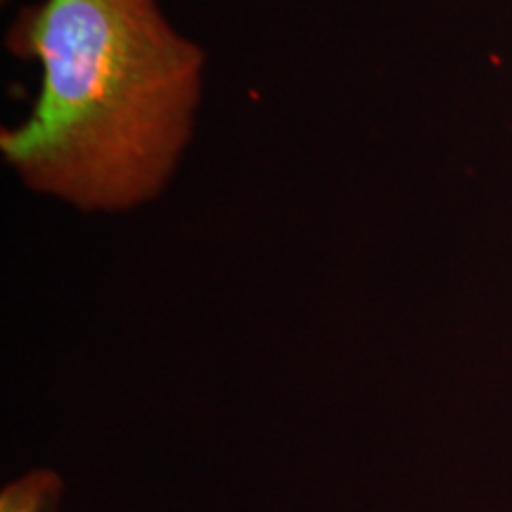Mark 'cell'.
<instances>
[{"instance_id": "obj_1", "label": "cell", "mask_w": 512, "mask_h": 512, "mask_svg": "<svg viewBox=\"0 0 512 512\" xmlns=\"http://www.w3.org/2000/svg\"><path fill=\"white\" fill-rule=\"evenodd\" d=\"M8 48L41 69L27 119L0 131L19 181L86 214L162 195L195 131L207 57L157 0H41Z\"/></svg>"}, {"instance_id": "obj_2", "label": "cell", "mask_w": 512, "mask_h": 512, "mask_svg": "<svg viewBox=\"0 0 512 512\" xmlns=\"http://www.w3.org/2000/svg\"><path fill=\"white\" fill-rule=\"evenodd\" d=\"M62 479L50 470H38L5 486L0 494V512H57Z\"/></svg>"}]
</instances>
